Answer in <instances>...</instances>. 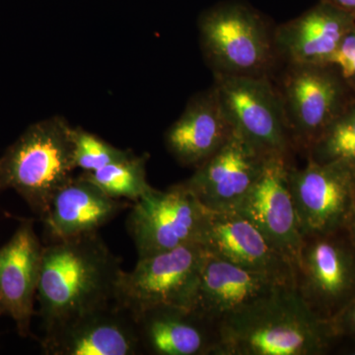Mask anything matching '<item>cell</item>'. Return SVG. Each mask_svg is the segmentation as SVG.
Listing matches in <instances>:
<instances>
[{"label":"cell","instance_id":"1","mask_svg":"<svg viewBox=\"0 0 355 355\" xmlns=\"http://www.w3.org/2000/svg\"><path fill=\"white\" fill-rule=\"evenodd\" d=\"M123 272L97 232L48 243L36 295L44 331L114 303Z\"/></svg>","mask_w":355,"mask_h":355},{"label":"cell","instance_id":"2","mask_svg":"<svg viewBox=\"0 0 355 355\" xmlns=\"http://www.w3.org/2000/svg\"><path fill=\"white\" fill-rule=\"evenodd\" d=\"M338 340L294 286H280L217 326L214 355H320Z\"/></svg>","mask_w":355,"mask_h":355},{"label":"cell","instance_id":"3","mask_svg":"<svg viewBox=\"0 0 355 355\" xmlns=\"http://www.w3.org/2000/svg\"><path fill=\"white\" fill-rule=\"evenodd\" d=\"M72 130L60 116L28 128L0 158V193L15 191L42 218L76 169Z\"/></svg>","mask_w":355,"mask_h":355},{"label":"cell","instance_id":"4","mask_svg":"<svg viewBox=\"0 0 355 355\" xmlns=\"http://www.w3.org/2000/svg\"><path fill=\"white\" fill-rule=\"evenodd\" d=\"M198 30L214 76L275 77V27L253 7L220 2L200 15Z\"/></svg>","mask_w":355,"mask_h":355},{"label":"cell","instance_id":"5","mask_svg":"<svg viewBox=\"0 0 355 355\" xmlns=\"http://www.w3.org/2000/svg\"><path fill=\"white\" fill-rule=\"evenodd\" d=\"M273 83L286 114L292 147L305 155L355 97L331 64H286Z\"/></svg>","mask_w":355,"mask_h":355},{"label":"cell","instance_id":"6","mask_svg":"<svg viewBox=\"0 0 355 355\" xmlns=\"http://www.w3.org/2000/svg\"><path fill=\"white\" fill-rule=\"evenodd\" d=\"M207 254L193 243L139 259L132 272H121L114 303L133 318L163 306L189 309Z\"/></svg>","mask_w":355,"mask_h":355},{"label":"cell","instance_id":"7","mask_svg":"<svg viewBox=\"0 0 355 355\" xmlns=\"http://www.w3.org/2000/svg\"><path fill=\"white\" fill-rule=\"evenodd\" d=\"M210 210L183 183L151 189L133 202L127 228L139 259L202 242Z\"/></svg>","mask_w":355,"mask_h":355},{"label":"cell","instance_id":"8","mask_svg":"<svg viewBox=\"0 0 355 355\" xmlns=\"http://www.w3.org/2000/svg\"><path fill=\"white\" fill-rule=\"evenodd\" d=\"M295 287L311 310L331 321L355 296V247L345 229L303 237Z\"/></svg>","mask_w":355,"mask_h":355},{"label":"cell","instance_id":"9","mask_svg":"<svg viewBox=\"0 0 355 355\" xmlns=\"http://www.w3.org/2000/svg\"><path fill=\"white\" fill-rule=\"evenodd\" d=\"M214 85L236 132L266 156L292 159L286 114L272 78L214 76Z\"/></svg>","mask_w":355,"mask_h":355},{"label":"cell","instance_id":"10","mask_svg":"<svg viewBox=\"0 0 355 355\" xmlns=\"http://www.w3.org/2000/svg\"><path fill=\"white\" fill-rule=\"evenodd\" d=\"M288 183L301 235L345 229L355 196V167L307 160L289 167Z\"/></svg>","mask_w":355,"mask_h":355},{"label":"cell","instance_id":"11","mask_svg":"<svg viewBox=\"0 0 355 355\" xmlns=\"http://www.w3.org/2000/svg\"><path fill=\"white\" fill-rule=\"evenodd\" d=\"M268 158L234 130L225 144L183 184L210 211H236Z\"/></svg>","mask_w":355,"mask_h":355},{"label":"cell","instance_id":"12","mask_svg":"<svg viewBox=\"0 0 355 355\" xmlns=\"http://www.w3.org/2000/svg\"><path fill=\"white\" fill-rule=\"evenodd\" d=\"M200 244L209 253L295 286V263L236 211H210Z\"/></svg>","mask_w":355,"mask_h":355},{"label":"cell","instance_id":"13","mask_svg":"<svg viewBox=\"0 0 355 355\" xmlns=\"http://www.w3.org/2000/svg\"><path fill=\"white\" fill-rule=\"evenodd\" d=\"M288 286L207 252L189 310L216 327L280 286Z\"/></svg>","mask_w":355,"mask_h":355},{"label":"cell","instance_id":"14","mask_svg":"<svg viewBox=\"0 0 355 355\" xmlns=\"http://www.w3.org/2000/svg\"><path fill=\"white\" fill-rule=\"evenodd\" d=\"M48 355H135L142 352L135 318L116 303L44 334Z\"/></svg>","mask_w":355,"mask_h":355},{"label":"cell","instance_id":"15","mask_svg":"<svg viewBox=\"0 0 355 355\" xmlns=\"http://www.w3.org/2000/svg\"><path fill=\"white\" fill-rule=\"evenodd\" d=\"M291 159L272 156L236 212L256 226L295 263L303 236L288 183Z\"/></svg>","mask_w":355,"mask_h":355},{"label":"cell","instance_id":"16","mask_svg":"<svg viewBox=\"0 0 355 355\" xmlns=\"http://www.w3.org/2000/svg\"><path fill=\"white\" fill-rule=\"evenodd\" d=\"M355 26L349 14L319 1L275 27V44L284 64H329L345 35Z\"/></svg>","mask_w":355,"mask_h":355},{"label":"cell","instance_id":"17","mask_svg":"<svg viewBox=\"0 0 355 355\" xmlns=\"http://www.w3.org/2000/svg\"><path fill=\"white\" fill-rule=\"evenodd\" d=\"M43 249L33 220L21 222L0 248V303L21 336H29L31 330Z\"/></svg>","mask_w":355,"mask_h":355},{"label":"cell","instance_id":"18","mask_svg":"<svg viewBox=\"0 0 355 355\" xmlns=\"http://www.w3.org/2000/svg\"><path fill=\"white\" fill-rule=\"evenodd\" d=\"M128 207L83 175L72 177L55 193L42 217L44 233L50 243L98 232Z\"/></svg>","mask_w":355,"mask_h":355},{"label":"cell","instance_id":"19","mask_svg":"<svg viewBox=\"0 0 355 355\" xmlns=\"http://www.w3.org/2000/svg\"><path fill=\"white\" fill-rule=\"evenodd\" d=\"M234 132L214 85L193 96L165 135L169 153L184 166L197 168L217 153Z\"/></svg>","mask_w":355,"mask_h":355},{"label":"cell","instance_id":"20","mask_svg":"<svg viewBox=\"0 0 355 355\" xmlns=\"http://www.w3.org/2000/svg\"><path fill=\"white\" fill-rule=\"evenodd\" d=\"M142 352L154 355H214L217 328L186 308L163 306L135 318Z\"/></svg>","mask_w":355,"mask_h":355},{"label":"cell","instance_id":"21","mask_svg":"<svg viewBox=\"0 0 355 355\" xmlns=\"http://www.w3.org/2000/svg\"><path fill=\"white\" fill-rule=\"evenodd\" d=\"M148 155L135 156L112 163L94 172H83V176L101 189L109 197L125 198L135 202L153 189L146 180Z\"/></svg>","mask_w":355,"mask_h":355},{"label":"cell","instance_id":"22","mask_svg":"<svg viewBox=\"0 0 355 355\" xmlns=\"http://www.w3.org/2000/svg\"><path fill=\"white\" fill-rule=\"evenodd\" d=\"M306 157L320 164L355 167V97L318 137Z\"/></svg>","mask_w":355,"mask_h":355},{"label":"cell","instance_id":"23","mask_svg":"<svg viewBox=\"0 0 355 355\" xmlns=\"http://www.w3.org/2000/svg\"><path fill=\"white\" fill-rule=\"evenodd\" d=\"M72 140L74 164L84 172L97 171L112 163L118 162L132 155L130 151L116 148L83 128H73Z\"/></svg>","mask_w":355,"mask_h":355},{"label":"cell","instance_id":"24","mask_svg":"<svg viewBox=\"0 0 355 355\" xmlns=\"http://www.w3.org/2000/svg\"><path fill=\"white\" fill-rule=\"evenodd\" d=\"M329 64L338 70L355 94V26L345 35Z\"/></svg>","mask_w":355,"mask_h":355},{"label":"cell","instance_id":"25","mask_svg":"<svg viewBox=\"0 0 355 355\" xmlns=\"http://www.w3.org/2000/svg\"><path fill=\"white\" fill-rule=\"evenodd\" d=\"M336 336L355 340V296L331 321Z\"/></svg>","mask_w":355,"mask_h":355},{"label":"cell","instance_id":"26","mask_svg":"<svg viewBox=\"0 0 355 355\" xmlns=\"http://www.w3.org/2000/svg\"><path fill=\"white\" fill-rule=\"evenodd\" d=\"M340 9L355 19V0H319Z\"/></svg>","mask_w":355,"mask_h":355},{"label":"cell","instance_id":"27","mask_svg":"<svg viewBox=\"0 0 355 355\" xmlns=\"http://www.w3.org/2000/svg\"><path fill=\"white\" fill-rule=\"evenodd\" d=\"M345 230L347 234L349 235L350 241L355 247V196L349 218H347V224H345Z\"/></svg>","mask_w":355,"mask_h":355},{"label":"cell","instance_id":"28","mask_svg":"<svg viewBox=\"0 0 355 355\" xmlns=\"http://www.w3.org/2000/svg\"><path fill=\"white\" fill-rule=\"evenodd\" d=\"M4 309L3 307H2L1 303H0V316H1L2 314H4Z\"/></svg>","mask_w":355,"mask_h":355},{"label":"cell","instance_id":"29","mask_svg":"<svg viewBox=\"0 0 355 355\" xmlns=\"http://www.w3.org/2000/svg\"><path fill=\"white\" fill-rule=\"evenodd\" d=\"M352 354H355V349L352 350Z\"/></svg>","mask_w":355,"mask_h":355}]
</instances>
